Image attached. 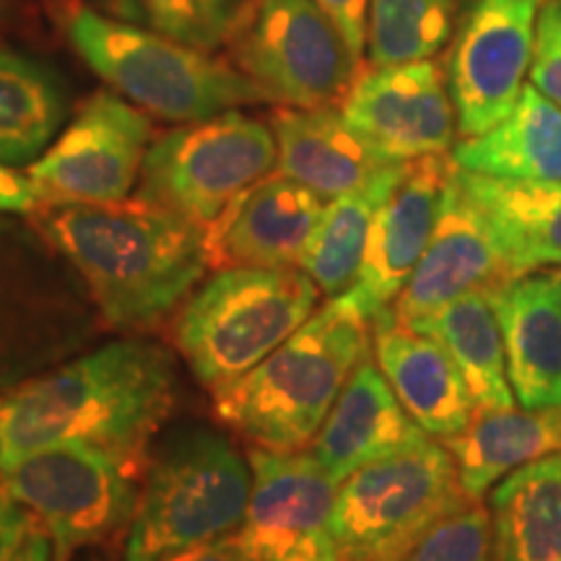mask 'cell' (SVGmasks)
Here are the masks:
<instances>
[{
  "label": "cell",
  "mask_w": 561,
  "mask_h": 561,
  "mask_svg": "<svg viewBox=\"0 0 561 561\" xmlns=\"http://www.w3.org/2000/svg\"><path fill=\"white\" fill-rule=\"evenodd\" d=\"M430 437L392 392L388 377L367 356L348 377L346 388L312 442L314 458L343 483L369 462L409 450Z\"/></svg>",
  "instance_id": "obj_19"
},
{
  "label": "cell",
  "mask_w": 561,
  "mask_h": 561,
  "mask_svg": "<svg viewBox=\"0 0 561 561\" xmlns=\"http://www.w3.org/2000/svg\"><path fill=\"white\" fill-rule=\"evenodd\" d=\"M318 284L291 268H221L191 294L174 322V346L208 390L248 375L312 318Z\"/></svg>",
  "instance_id": "obj_6"
},
{
  "label": "cell",
  "mask_w": 561,
  "mask_h": 561,
  "mask_svg": "<svg viewBox=\"0 0 561 561\" xmlns=\"http://www.w3.org/2000/svg\"><path fill=\"white\" fill-rule=\"evenodd\" d=\"M445 447L466 496L481 502L517 468L561 455V409L476 411L471 424L445 439Z\"/></svg>",
  "instance_id": "obj_23"
},
{
  "label": "cell",
  "mask_w": 561,
  "mask_h": 561,
  "mask_svg": "<svg viewBox=\"0 0 561 561\" xmlns=\"http://www.w3.org/2000/svg\"><path fill=\"white\" fill-rule=\"evenodd\" d=\"M371 325L377 367L421 430L442 442L466 430L476 405L445 346L388 314H377Z\"/></svg>",
  "instance_id": "obj_20"
},
{
  "label": "cell",
  "mask_w": 561,
  "mask_h": 561,
  "mask_svg": "<svg viewBox=\"0 0 561 561\" xmlns=\"http://www.w3.org/2000/svg\"><path fill=\"white\" fill-rule=\"evenodd\" d=\"M466 504L450 450L424 437L341 483L331 520L335 549L341 561H401Z\"/></svg>",
  "instance_id": "obj_8"
},
{
  "label": "cell",
  "mask_w": 561,
  "mask_h": 561,
  "mask_svg": "<svg viewBox=\"0 0 561 561\" xmlns=\"http://www.w3.org/2000/svg\"><path fill=\"white\" fill-rule=\"evenodd\" d=\"M9 561H66V559L60 557L58 546H55L50 533L37 523Z\"/></svg>",
  "instance_id": "obj_38"
},
{
  "label": "cell",
  "mask_w": 561,
  "mask_h": 561,
  "mask_svg": "<svg viewBox=\"0 0 561 561\" xmlns=\"http://www.w3.org/2000/svg\"><path fill=\"white\" fill-rule=\"evenodd\" d=\"M45 3H50L53 9L66 11V16H70V13L76 11V0H45Z\"/></svg>",
  "instance_id": "obj_39"
},
{
  "label": "cell",
  "mask_w": 561,
  "mask_h": 561,
  "mask_svg": "<svg viewBox=\"0 0 561 561\" xmlns=\"http://www.w3.org/2000/svg\"><path fill=\"white\" fill-rule=\"evenodd\" d=\"M458 0H369L367 53L371 66L432 60L455 34Z\"/></svg>",
  "instance_id": "obj_30"
},
{
  "label": "cell",
  "mask_w": 561,
  "mask_h": 561,
  "mask_svg": "<svg viewBox=\"0 0 561 561\" xmlns=\"http://www.w3.org/2000/svg\"><path fill=\"white\" fill-rule=\"evenodd\" d=\"M252 489L240 533L261 561H341L333 541L339 481L312 450L248 453Z\"/></svg>",
  "instance_id": "obj_14"
},
{
  "label": "cell",
  "mask_w": 561,
  "mask_h": 561,
  "mask_svg": "<svg viewBox=\"0 0 561 561\" xmlns=\"http://www.w3.org/2000/svg\"><path fill=\"white\" fill-rule=\"evenodd\" d=\"M507 375L520 409H561V297L551 276H523L491 291Z\"/></svg>",
  "instance_id": "obj_21"
},
{
  "label": "cell",
  "mask_w": 561,
  "mask_h": 561,
  "mask_svg": "<svg viewBox=\"0 0 561 561\" xmlns=\"http://www.w3.org/2000/svg\"><path fill=\"white\" fill-rule=\"evenodd\" d=\"M500 561H561V455L528 462L491 489Z\"/></svg>",
  "instance_id": "obj_27"
},
{
  "label": "cell",
  "mask_w": 561,
  "mask_h": 561,
  "mask_svg": "<svg viewBox=\"0 0 561 561\" xmlns=\"http://www.w3.org/2000/svg\"><path fill=\"white\" fill-rule=\"evenodd\" d=\"M462 172L494 224L517 278L553 265L561 268V180H502Z\"/></svg>",
  "instance_id": "obj_25"
},
{
  "label": "cell",
  "mask_w": 561,
  "mask_h": 561,
  "mask_svg": "<svg viewBox=\"0 0 561 561\" xmlns=\"http://www.w3.org/2000/svg\"><path fill=\"white\" fill-rule=\"evenodd\" d=\"M102 322L55 244L37 227L0 219V392L81 354Z\"/></svg>",
  "instance_id": "obj_7"
},
{
  "label": "cell",
  "mask_w": 561,
  "mask_h": 561,
  "mask_svg": "<svg viewBox=\"0 0 561 561\" xmlns=\"http://www.w3.org/2000/svg\"><path fill=\"white\" fill-rule=\"evenodd\" d=\"M409 328L432 335L445 346L471 390L476 411L515 409L517 401L510 385L507 354L491 291L462 294Z\"/></svg>",
  "instance_id": "obj_26"
},
{
  "label": "cell",
  "mask_w": 561,
  "mask_h": 561,
  "mask_svg": "<svg viewBox=\"0 0 561 561\" xmlns=\"http://www.w3.org/2000/svg\"><path fill=\"white\" fill-rule=\"evenodd\" d=\"M551 278H553V284H557V291H559V297H561V268L557 273H551Z\"/></svg>",
  "instance_id": "obj_40"
},
{
  "label": "cell",
  "mask_w": 561,
  "mask_h": 561,
  "mask_svg": "<svg viewBox=\"0 0 561 561\" xmlns=\"http://www.w3.org/2000/svg\"><path fill=\"white\" fill-rule=\"evenodd\" d=\"M34 525L37 520L32 517V512L11 500L5 491H0V561H9L19 551Z\"/></svg>",
  "instance_id": "obj_36"
},
{
  "label": "cell",
  "mask_w": 561,
  "mask_h": 561,
  "mask_svg": "<svg viewBox=\"0 0 561 561\" xmlns=\"http://www.w3.org/2000/svg\"><path fill=\"white\" fill-rule=\"evenodd\" d=\"M68 39L102 81L161 121L195 123L268 102L240 68L91 9L70 13Z\"/></svg>",
  "instance_id": "obj_5"
},
{
  "label": "cell",
  "mask_w": 561,
  "mask_h": 561,
  "mask_svg": "<svg viewBox=\"0 0 561 561\" xmlns=\"http://www.w3.org/2000/svg\"><path fill=\"white\" fill-rule=\"evenodd\" d=\"M229 50L268 102L297 110L341 107L364 70L318 0H248Z\"/></svg>",
  "instance_id": "obj_11"
},
{
  "label": "cell",
  "mask_w": 561,
  "mask_h": 561,
  "mask_svg": "<svg viewBox=\"0 0 561 561\" xmlns=\"http://www.w3.org/2000/svg\"><path fill=\"white\" fill-rule=\"evenodd\" d=\"M32 216L117 331L159 325L210 268L208 229L140 198L45 203Z\"/></svg>",
  "instance_id": "obj_2"
},
{
  "label": "cell",
  "mask_w": 561,
  "mask_h": 561,
  "mask_svg": "<svg viewBox=\"0 0 561 561\" xmlns=\"http://www.w3.org/2000/svg\"><path fill=\"white\" fill-rule=\"evenodd\" d=\"M371 320L348 294L328 299L248 375L214 392V411L265 450H305L369 356Z\"/></svg>",
  "instance_id": "obj_3"
},
{
  "label": "cell",
  "mask_w": 561,
  "mask_h": 561,
  "mask_svg": "<svg viewBox=\"0 0 561 561\" xmlns=\"http://www.w3.org/2000/svg\"><path fill=\"white\" fill-rule=\"evenodd\" d=\"M146 460L79 442L53 445L0 466V491L32 512L68 561L76 549L128 533Z\"/></svg>",
  "instance_id": "obj_9"
},
{
  "label": "cell",
  "mask_w": 561,
  "mask_h": 561,
  "mask_svg": "<svg viewBox=\"0 0 561 561\" xmlns=\"http://www.w3.org/2000/svg\"><path fill=\"white\" fill-rule=\"evenodd\" d=\"M325 201L286 174L244 191L208 229L210 268H291L301 263Z\"/></svg>",
  "instance_id": "obj_18"
},
{
  "label": "cell",
  "mask_w": 561,
  "mask_h": 561,
  "mask_svg": "<svg viewBox=\"0 0 561 561\" xmlns=\"http://www.w3.org/2000/svg\"><path fill=\"white\" fill-rule=\"evenodd\" d=\"M45 206L37 182L0 161V214H37Z\"/></svg>",
  "instance_id": "obj_34"
},
{
  "label": "cell",
  "mask_w": 561,
  "mask_h": 561,
  "mask_svg": "<svg viewBox=\"0 0 561 561\" xmlns=\"http://www.w3.org/2000/svg\"><path fill=\"white\" fill-rule=\"evenodd\" d=\"M271 128L278 146L276 172L310 187L322 201L356 191L392 164L351 128L341 107L276 110Z\"/></svg>",
  "instance_id": "obj_22"
},
{
  "label": "cell",
  "mask_w": 561,
  "mask_h": 561,
  "mask_svg": "<svg viewBox=\"0 0 561 561\" xmlns=\"http://www.w3.org/2000/svg\"><path fill=\"white\" fill-rule=\"evenodd\" d=\"M164 561H261V557L252 551V546L237 530L227 538H219V541L195 546V549L174 553V557Z\"/></svg>",
  "instance_id": "obj_37"
},
{
  "label": "cell",
  "mask_w": 561,
  "mask_h": 561,
  "mask_svg": "<svg viewBox=\"0 0 561 561\" xmlns=\"http://www.w3.org/2000/svg\"><path fill=\"white\" fill-rule=\"evenodd\" d=\"M66 89L50 68L0 50V161L24 167L50 149L66 123Z\"/></svg>",
  "instance_id": "obj_29"
},
{
  "label": "cell",
  "mask_w": 561,
  "mask_h": 561,
  "mask_svg": "<svg viewBox=\"0 0 561 561\" xmlns=\"http://www.w3.org/2000/svg\"><path fill=\"white\" fill-rule=\"evenodd\" d=\"M341 115L392 164L447 153L458 130L447 70L434 60L362 70Z\"/></svg>",
  "instance_id": "obj_15"
},
{
  "label": "cell",
  "mask_w": 561,
  "mask_h": 561,
  "mask_svg": "<svg viewBox=\"0 0 561 561\" xmlns=\"http://www.w3.org/2000/svg\"><path fill=\"white\" fill-rule=\"evenodd\" d=\"M543 3L468 0L445 68L462 138L491 130L520 100Z\"/></svg>",
  "instance_id": "obj_12"
},
{
  "label": "cell",
  "mask_w": 561,
  "mask_h": 561,
  "mask_svg": "<svg viewBox=\"0 0 561 561\" xmlns=\"http://www.w3.org/2000/svg\"><path fill=\"white\" fill-rule=\"evenodd\" d=\"M318 3L331 13V19L339 24L343 37L348 39L351 50L364 55L367 47V5L369 0H318Z\"/></svg>",
  "instance_id": "obj_35"
},
{
  "label": "cell",
  "mask_w": 561,
  "mask_h": 561,
  "mask_svg": "<svg viewBox=\"0 0 561 561\" xmlns=\"http://www.w3.org/2000/svg\"><path fill=\"white\" fill-rule=\"evenodd\" d=\"M528 79L530 87L561 107V0H546L538 13Z\"/></svg>",
  "instance_id": "obj_33"
},
{
  "label": "cell",
  "mask_w": 561,
  "mask_h": 561,
  "mask_svg": "<svg viewBox=\"0 0 561 561\" xmlns=\"http://www.w3.org/2000/svg\"><path fill=\"white\" fill-rule=\"evenodd\" d=\"M250 460L206 426H182L146 460L125 561H164L242 528Z\"/></svg>",
  "instance_id": "obj_4"
},
{
  "label": "cell",
  "mask_w": 561,
  "mask_h": 561,
  "mask_svg": "<svg viewBox=\"0 0 561 561\" xmlns=\"http://www.w3.org/2000/svg\"><path fill=\"white\" fill-rule=\"evenodd\" d=\"M178 403V364L157 341H110L0 392V466L53 445L146 460Z\"/></svg>",
  "instance_id": "obj_1"
},
{
  "label": "cell",
  "mask_w": 561,
  "mask_h": 561,
  "mask_svg": "<svg viewBox=\"0 0 561 561\" xmlns=\"http://www.w3.org/2000/svg\"><path fill=\"white\" fill-rule=\"evenodd\" d=\"M248 0H104L110 16L203 53L229 45Z\"/></svg>",
  "instance_id": "obj_31"
},
{
  "label": "cell",
  "mask_w": 561,
  "mask_h": 561,
  "mask_svg": "<svg viewBox=\"0 0 561 561\" xmlns=\"http://www.w3.org/2000/svg\"><path fill=\"white\" fill-rule=\"evenodd\" d=\"M462 170L502 180H561V107L525 87L502 123L450 153Z\"/></svg>",
  "instance_id": "obj_24"
},
{
  "label": "cell",
  "mask_w": 561,
  "mask_h": 561,
  "mask_svg": "<svg viewBox=\"0 0 561 561\" xmlns=\"http://www.w3.org/2000/svg\"><path fill=\"white\" fill-rule=\"evenodd\" d=\"M151 121L112 91H96L50 149L30 164L45 203L125 201L140 180Z\"/></svg>",
  "instance_id": "obj_13"
},
{
  "label": "cell",
  "mask_w": 561,
  "mask_h": 561,
  "mask_svg": "<svg viewBox=\"0 0 561 561\" xmlns=\"http://www.w3.org/2000/svg\"><path fill=\"white\" fill-rule=\"evenodd\" d=\"M515 278L494 224L468 185L466 172L453 161L430 248L382 314L401 325H413L462 294L496 291Z\"/></svg>",
  "instance_id": "obj_16"
},
{
  "label": "cell",
  "mask_w": 561,
  "mask_h": 561,
  "mask_svg": "<svg viewBox=\"0 0 561 561\" xmlns=\"http://www.w3.org/2000/svg\"><path fill=\"white\" fill-rule=\"evenodd\" d=\"M3 19H5V5L3 0H0V26H3Z\"/></svg>",
  "instance_id": "obj_41"
},
{
  "label": "cell",
  "mask_w": 561,
  "mask_h": 561,
  "mask_svg": "<svg viewBox=\"0 0 561 561\" xmlns=\"http://www.w3.org/2000/svg\"><path fill=\"white\" fill-rule=\"evenodd\" d=\"M401 561H500L491 512L471 502L426 533Z\"/></svg>",
  "instance_id": "obj_32"
},
{
  "label": "cell",
  "mask_w": 561,
  "mask_h": 561,
  "mask_svg": "<svg viewBox=\"0 0 561 561\" xmlns=\"http://www.w3.org/2000/svg\"><path fill=\"white\" fill-rule=\"evenodd\" d=\"M273 128L229 110L182 123L151 140L136 198L198 227H210L231 203L276 170Z\"/></svg>",
  "instance_id": "obj_10"
},
{
  "label": "cell",
  "mask_w": 561,
  "mask_h": 561,
  "mask_svg": "<svg viewBox=\"0 0 561 561\" xmlns=\"http://www.w3.org/2000/svg\"><path fill=\"white\" fill-rule=\"evenodd\" d=\"M405 164L409 161L385 167L362 187L325 203L322 219L314 229L310 248L301 255L299 268L318 284L328 299L346 294L359 278L371 224L396 182L401 180Z\"/></svg>",
  "instance_id": "obj_28"
},
{
  "label": "cell",
  "mask_w": 561,
  "mask_h": 561,
  "mask_svg": "<svg viewBox=\"0 0 561 561\" xmlns=\"http://www.w3.org/2000/svg\"><path fill=\"white\" fill-rule=\"evenodd\" d=\"M453 157L432 153L405 164L401 180L377 210L356 284L346 291L375 320L396 301L430 248Z\"/></svg>",
  "instance_id": "obj_17"
}]
</instances>
